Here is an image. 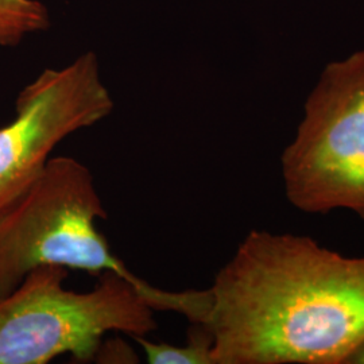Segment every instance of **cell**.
<instances>
[{
    "label": "cell",
    "mask_w": 364,
    "mask_h": 364,
    "mask_svg": "<svg viewBox=\"0 0 364 364\" xmlns=\"http://www.w3.org/2000/svg\"><path fill=\"white\" fill-rule=\"evenodd\" d=\"M215 364H347L364 343V257L251 231L205 289Z\"/></svg>",
    "instance_id": "1"
},
{
    "label": "cell",
    "mask_w": 364,
    "mask_h": 364,
    "mask_svg": "<svg viewBox=\"0 0 364 364\" xmlns=\"http://www.w3.org/2000/svg\"><path fill=\"white\" fill-rule=\"evenodd\" d=\"M107 210L91 170L76 158L52 156L26 195L0 220V296L38 266L53 264L95 277L126 278L154 311L171 312L176 291L151 287L112 252L97 221Z\"/></svg>",
    "instance_id": "2"
},
{
    "label": "cell",
    "mask_w": 364,
    "mask_h": 364,
    "mask_svg": "<svg viewBox=\"0 0 364 364\" xmlns=\"http://www.w3.org/2000/svg\"><path fill=\"white\" fill-rule=\"evenodd\" d=\"M347 364H364V343L355 351Z\"/></svg>",
    "instance_id": "9"
},
{
    "label": "cell",
    "mask_w": 364,
    "mask_h": 364,
    "mask_svg": "<svg viewBox=\"0 0 364 364\" xmlns=\"http://www.w3.org/2000/svg\"><path fill=\"white\" fill-rule=\"evenodd\" d=\"M68 273L38 266L0 296V364H46L63 355L87 363L107 333L134 338L158 328L156 311L126 278L102 274L90 291H75L64 287Z\"/></svg>",
    "instance_id": "3"
},
{
    "label": "cell",
    "mask_w": 364,
    "mask_h": 364,
    "mask_svg": "<svg viewBox=\"0 0 364 364\" xmlns=\"http://www.w3.org/2000/svg\"><path fill=\"white\" fill-rule=\"evenodd\" d=\"M93 53L45 69L16 97L15 117L0 127V220L21 201L68 136L114 111Z\"/></svg>",
    "instance_id": "5"
},
{
    "label": "cell",
    "mask_w": 364,
    "mask_h": 364,
    "mask_svg": "<svg viewBox=\"0 0 364 364\" xmlns=\"http://www.w3.org/2000/svg\"><path fill=\"white\" fill-rule=\"evenodd\" d=\"M282 173L299 210L350 209L364 220V50L326 66L282 154Z\"/></svg>",
    "instance_id": "4"
},
{
    "label": "cell",
    "mask_w": 364,
    "mask_h": 364,
    "mask_svg": "<svg viewBox=\"0 0 364 364\" xmlns=\"http://www.w3.org/2000/svg\"><path fill=\"white\" fill-rule=\"evenodd\" d=\"M96 362L99 363H138L139 360L136 359V355L131 351L130 347L120 341L119 338L117 340H109L102 343L99 351L96 353L95 358Z\"/></svg>",
    "instance_id": "8"
},
{
    "label": "cell",
    "mask_w": 364,
    "mask_h": 364,
    "mask_svg": "<svg viewBox=\"0 0 364 364\" xmlns=\"http://www.w3.org/2000/svg\"><path fill=\"white\" fill-rule=\"evenodd\" d=\"M150 364H215L212 355V338L203 326H193L183 346L154 343L146 336H134Z\"/></svg>",
    "instance_id": "6"
},
{
    "label": "cell",
    "mask_w": 364,
    "mask_h": 364,
    "mask_svg": "<svg viewBox=\"0 0 364 364\" xmlns=\"http://www.w3.org/2000/svg\"><path fill=\"white\" fill-rule=\"evenodd\" d=\"M49 23L46 7L37 0H0V48L15 46Z\"/></svg>",
    "instance_id": "7"
}]
</instances>
